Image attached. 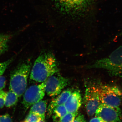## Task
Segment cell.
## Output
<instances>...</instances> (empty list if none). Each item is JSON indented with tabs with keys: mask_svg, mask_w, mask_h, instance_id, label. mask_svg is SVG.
I'll use <instances>...</instances> for the list:
<instances>
[{
	"mask_svg": "<svg viewBox=\"0 0 122 122\" xmlns=\"http://www.w3.org/2000/svg\"><path fill=\"white\" fill-rule=\"evenodd\" d=\"M31 69V62L25 61L18 66L11 74L9 90L13 92L19 97L23 95L26 89Z\"/></svg>",
	"mask_w": 122,
	"mask_h": 122,
	"instance_id": "obj_2",
	"label": "cell"
},
{
	"mask_svg": "<svg viewBox=\"0 0 122 122\" xmlns=\"http://www.w3.org/2000/svg\"><path fill=\"white\" fill-rule=\"evenodd\" d=\"M45 122V119H41V120H39L38 122Z\"/></svg>",
	"mask_w": 122,
	"mask_h": 122,
	"instance_id": "obj_24",
	"label": "cell"
},
{
	"mask_svg": "<svg viewBox=\"0 0 122 122\" xmlns=\"http://www.w3.org/2000/svg\"><path fill=\"white\" fill-rule=\"evenodd\" d=\"M72 122H86V121L83 116L79 114Z\"/></svg>",
	"mask_w": 122,
	"mask_h": 122,
	"instance_id": "obj_22",
	"label": "cell"
},
{
	"mask_svg": "<svg viewBox=\"0 0 122 122\" xmlns=\"http://www.w3.org/2000/svg\"><path fill=\"white\" fill-rule=\"evenodd\" d=\"M69 82L68 79L62 76L58 72L56 73L45 81V92L50 96H57L68 86Z\"/></svg>",
	"mask_w": 122,
	"mask_h": 122,
	"instance_id": "obj_7",
	"label": "cell"
},
{
	"mask_svg": "<svg viewBox=\"0 0 122 122\" xmlns=\"http://www.w3.org/2000/svg\"><path fill=\"white\" fill-rule=\"evenodd\" d=\"M95 116L107 122H119L121 111L120 108H114L101 103L96 110Z\"/></svg>",
	"mask_w": 122,
	"mask_h": 122,
	"instance_id": "obj_8",
	"label": "cell"
},
{
	"mask_svg": "<svg viewBox=\"0 0 122 122\" xmlns=\"http://www.w3.org/2000/svg\"><path fill=\"white\" fill-rule=\"evenodd\" d=\"M47 107V101L45 100H41L32 106L30 113L37 114L40 116L42 119H45Z\"/></svg>",
	"mask_w": 122,
	"mask_h": 122,
	"instance_id": "obj_12",
	"label": "cell"
},
{
	"mask_svg": "<svg viewBox=\"0 0 122 122\" xmlns=\"http://www.w3.org/2000/svg\"><path fill=\"white\" fill-rule=\"evenodd\" d=\"M18 97L17 95L13 92L9 91L6 93L5 106L8 107L14 106L17 102Z\"/></svg>",
	"mask_w": 122,
	"mask_h": 122,
	"instance_id": "obj_15",
	"label": "cell"
},
{
	"mask_svg": "<svg viewBox=\"0 0 122 122\" xmlns=\"http://www.w3.org/2000/svg\"><path fill=\"white\" fill-rule=\"evenodd\" d=\"M12 59H10L4 62L0 63V75H2L4 73L5 70L8 68L12 61Z\"/></svg>",
	"mask_w": 122,
	"mask_h": 122,
	"instance_id": "obj_18",
	"label": "cell"
},
{
	"mask_svg": "<svg viewBox=\"0 0 122 122\" xmlns=\"http://www.w3.org/2000/svg\"><path fill=\"white\" fill-rule=\"evenodd\" d=\"M45 81L31 86L24 94L22 103L25 109L42 100L45 94Z\"/></svg>",
	"mask_w": 122,
	"mask_h": 122,
	"instance_id": "obj_6",
	"label": "cell"
},
{
	"mask_svg": "<svg viewBox=\"0 0 122 122\" xmlns=\"http://www.w3.org/2000/svg\"></svg>",
	"mask_w": 122,
	"mask_h": 122,
	"instance_id": "obj_26",
	"label": "cell"
},
{
	"mask_svg": "<svg viewBox=\"0 0 122 122\" xmlns=\"http://www.w3.org/2000/svg\"><path fill=\"white\" fill-rule=\"evenodd\" d=\"M99 89L101 103L114 108H119L122 102V92L118 87L103 85L99 86Z\"/></svg>",
	"mask_w": 122,
	"mask_h": 122,
	"instance_id": "obj_4",
	"label": "cell"
},
{
	"mask_svg": "<svg viewBox=\"0 0 122 122\" xmlns=\"http://www.w3.org/2000/svg\"><path fill=\"white\" fill-rule=\"evenodd\" d=\"M89 68L103 69L112 76L122 77V46L108 56L96 61Z\"/></svg>",
	"mask_w": 122,
	"mask_h": 122,
	"instance_id": "obj_3",
	"label": "cell"
},
{
	"mask_svg": "<svg viewBox=\"0 0 122 122\" xmlns=\"http://www.w3.org/2000/svg\"><path fill=\"white\" fill-rule=\"evenodd\" d=\"M89 122H107L99 117L95 116L90 120Z\"/></svg>",
	"mask_w": 122,
	"mask_h": 122,
	"instance_id": "obj_23",
	"label": "cell"
},
{
	"mask_svg": "<svg viewBox=\"0 0 122 122\" xmlns=\"http://www.w3.org/2000/svg\"><path fill=\"white\" fill-rule=\"evenodd\" d=\"M83 102L87 115L89 117L93 116L101 103L99 86H88L85 91Z\"/></svg>",
	"mask_w": 122,
	"mask_h": 122,
	"instance_id": "obj_5",
	"label": "cell"
},
{
	"mask_svg": "<svg viewBox=\"0 0 122 122\" xmlns=\"http://www.w3.org/2000/svg\"><path fill=\"white\" fill-rule=\"evenodd\" d=\"M6 93L3 90L0 91V109H2L5 106Z\"/></svg>",
	"mask_w": 122,
	"mask_h": 122,
	"instance_id": "obj_19",
	"label": "cell"
},
{
	"mask_svg": "<svg viewBox=\"0 0 122 122\" xmlns=\"http://www.w3.org/2000/svg\"><path fill=\"white\" fill-rule=\"evenodd\" d=\"M77 114L68 113L61 118L59 122H72L74 120Z\"/></svg>",
	"mask_w": 122,
	"mask_h": 122,
	"instance_id": "obj_16",
	"label": "cell"
},
{
	"mask_svg": "<svg viewBox=\"0 0 122 122\" xmlns=\"http://www.w3.org/2000/svg\"><path fill=\"white\" fill-rule=\"evenodd\" d=\"M41 119L38 115L29 112L25 122H37Z\"/></svg>",
	"mask_w": 122,
	"mask_h": 122,
	"instance_id": "obj_17",
	"label": "cell"
},
{
	"mask_svg": "<svg viewBox=\"0 0 122 122\" xmlns=\"http://www.w3.org/2000/svg\"><path fill=\"white\" fill-rule=\"evenodd\" d=\"M121 34H122V30H121V31H120V33H119V35H121Z\"/></svg>",
	"mask_w": 122,
	"mask_h": 122,
	"instance_id": "obj_25",
	"label": "cell"
},
{
	"mask_svg": "<svg viewBox=\"0 0 122 122\" xmlns=\"http://www.w3.org/2000/svg\"><path fill=\"white\" fill-rule=\"evenodd\" d=\"M72 92L71 89L66 90L61 92L55 98L52 100L48 107V116H50L52 114L54 110L56 107L65 105Z\"/></svg>",
	"mask_w": 122,
	"mask_h": 122,
	"instance_id": "obj_10",
	"label": "cell"
},
{
	"mask_svg": "<svg viewBox=\"0 0 122 122\" xmlns=\"http://www.w3.org/2000/svg\"><path fill=\"white\" fill-rule=\"evenodd\" d=\"M82 104V98L80 91L72 92L65 104L68 113L78 114Z\"/></svg>",
	"mask_w": 122,
	"mask_h": 122,
	"instance_id": "obj_9",
	"label": "cell"
},
{
	"mask_svg": "<svg viewBox=\"0 0 122 122\" xmlns=\"http://www.w3.org/2000/svg\"><path fill=\"white\" fill-rule=\"evenodd\" d=\"M6 78L5 77L0 75V91L4 89L6 85Z\"/></svg>",
	"mask_w": 122,
	"mask_h": 122,
	"instance_id": "obj_21",
	"label": "cell"
},
{
	"mask_svg": "<svg viewBox=\"0 0 122 122\" xmlns=\"http://www.w3.org/2000/svg\"><path fill=\"white\" fill-rule=\"evenodd\" d=\"M87 0H57L60 5L66 9H76L81 7Z\"/></svg>",
	"mask_w": 122,
	"mask_h": 122,
	"instance_id": "obj_11",
	"label": "cell"
},
{
	"mask_svg": "<svg viewBox=\"0 0 122 122\" xmlns=\"http://www.w3.org/2000/svg\"><path fill=\"white\" fill-rule=\"evenodd\" d=\"M0 122H12V121L10 116L6 114L0 117Z\"/></svg>",
	"mask_w": 122,
	"mask_h": 122,
	"instance_id": "obj_20",
	"label": "cell"
},
{
	"mask_svg": "<svg viewBox=\"0 0 122 122\" xmlns=\"http://www.w3.org/2000/svg\"><path fill=\"white\" fill-rule=\"evenodd\" d=\"M11 37V35L0 33V56L8 49L9 43Z\"/></svg>",
	"mask_w": 122,
	"mask_h": 122,
	"instance_id": "obj_13",
	"label": "cell"
},
{
	"mask_svg": "<svg viewBox=\"0 0 122 122\" xmlns=\"http://www.w3.org/2000/svg\"><path fill=\"white\" fill-rule=\"evenodd\" d=\"M59 71L57 62L53 54L51 53H43L34 62L30 78L33 81L41 83Z\"/></svg>",
	"mask_w": 122,
	"mask_h": 122,
	"instance_id": "obj_1",
	"label": "cell"
},
{
	"mask_svg": "<svg viewBox=\"0 0 122 122\" xmlns=\"http://www.w3.org/2000/svg\"><path fill=\"white\" fill-rule=\"evenodd\" d=\"M68 113L65 105L56 107L53 112V118L56 122H60V119Z\"/></svg>",
	"mask_w": 122,
	"mask_h": 122,
	"instance_id": "obj_14",
	"label": "cell"
}]
</instances>
